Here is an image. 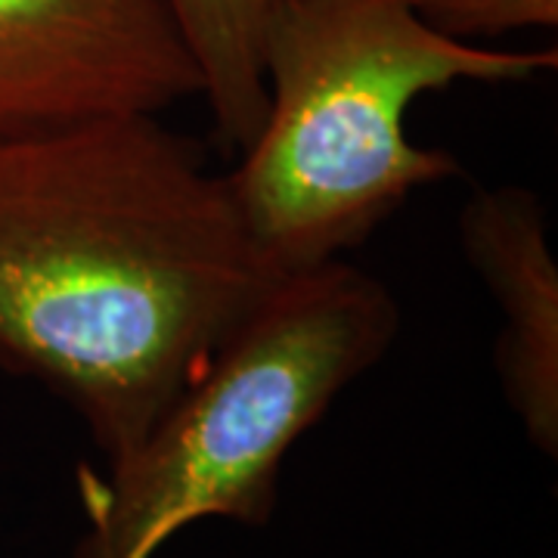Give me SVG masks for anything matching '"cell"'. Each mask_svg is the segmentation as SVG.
Wrapping results in <instances>:
<instances>
[{"instance_id": "1", "label": "cell", "mask_w": 558, "mask_h": 558, "mask_svg": "<svg viewBox=\"0 0 558 558\" xmlns=\"http://www.w3.org/2000/svg\"><path fill=\"white\" fill-rule=\"evenodd\" d=\"M227 174L159 112L0 137V363L134 453L279 282Z\"/></svg>"}, {"instance_id": "2", "label": "cell", "mask_w": 558, "mask_h": 558, "mask_svg": "<svg viewBox=\"0 0 558 558\" xmlns=\"http://www.w3.org/2000/svg\"><path fill=\"white\" fill-rule=\"evenodd\" d=\"M556 65L553 47L438 35L403 0H289L264 44V119L227 174L252 240L279 274L344 258L416 190L462 174L407 134L418 97Z\"/></svg>"}, {"instance_id": "6", "label": "cell", "mask_w": 558, "mask_h": 558, "mask_svg": "<svg viewBox=\"0 0 558 558\" xmlns=\"http://www.w3.org/2000/svg\"><path fill=\"white\" fill-rule=\"evenodd\" d=\"M199 65L202 100L230 146H245L264 119V44L289 0H168Z\"/></svg>"}, {"instance_id": "7", "label": "cell", "mask_w": 558, "mask_h": 558, "mask_svg": "<svg viewBox=\"0 0 558 558\" xmlns=\"http://www.w3.org/2000/svg\"><path fill=\"white\" fill-rule=\"evenodd\" d=\"M407 10L438 35L481 44L527 28H556L558 0H403Z\"/></svg>"}, {"instance_id": "5", "label": "cell", "mask_w": 558, "mask_h": 558, "mask_svg": "<svg viewBox=\"0 0 558 558\" xmlns=\"http://www.w3.org/2000/svg\"><path fill=\"white\" fill-rule=\"evenodd\" d=\"M469 264L497 301L502 395L539 453H558V267L531 190H478L459 215Z\"/></svg>"}, {"instance_id": "4", "label": "cell", "mask_w": 558, "mask_h": 558, "mask_svg": "<svg viewBox=\"0 0 558 558\" xmlns=\"http://www.w3.org/2000/svg\"><path fill=\"white\" fill-rule=\"evenodd\" d=\"M202 97L168 0H0V137Z\"/></svg>"}, {"instance_id": "3", "label": "cell", "mask_w": 558, "mask_h": 558, "mask_svg": "<svg viewBox=\"0 0 558 558\" xmlns=\"http://www.w3.org/2000/svg\"><path fill=\"white\" fill-rule=\"evenodd\" d=\"M398 332L388 286L344 258L282 274L137 450L84 475L72 558H153L202 519L264 527L289 450Z\"/></svg>"}]
</instances>
